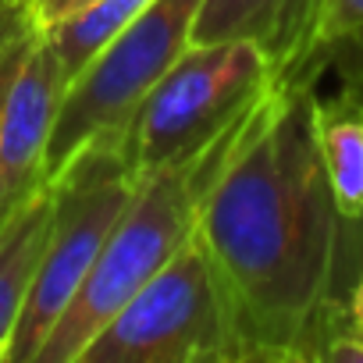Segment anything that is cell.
<instances>
[{
	"instance_id": "obj_1",
	"label": "cell",
	"mask_w": 363,
	"mask_h": 363,
	"mask_svg": "<svg viewBox=\"0 0 363 363\" xmlns=\"http://www.w3.org/2000/svg\"><path fill=\"white\" fill-rule=\"evenodd\" d=\"M317 75L250 114L200 207L196 239L232 303L242 363H324L345 317L342 225L317 139Z\"/></svg>"
},
{
	"instance_id": "obj_14",
	"label": "cell",
	"mask_w": 363,
	"mask_h": 363,
	"mask_svg": "<svg viewBox=\"0 0 363 363\" xmlns=\"http://www.w3.org/2000/svg\"><path fill=\"white\" fill-rule=\"evenodd\" d=\"M86 4H93V0H29V8H33V15H36L40 26H54V22L82 11Z\"/></svg>"
},
{
	"instance_id": "obj_10",
	"label": "cell",
	"mask_w": 363,
	"mask_h": 363,
	"mask_svg": "<svg viewBox=\"0 0 363 363\" xmlns=\"http://www.w3.org/2000/svg\"><path fill=\"white\" fill-rule=\"evenodd\" d=\"M317 139L342 218L363 221V72H349L342 89L317 96Z\"/></svg>"
},
{
	"instance_id": "obj_15",
	"label": "cell",
	"mask_w": 363,
	"mask_h": 363,
	"mask_svg": "<svg viewBox=\"0 0 363 363\" xmlns=\"http://www.w3.org/2000/svg\"><path fill=\"white\" fill-rule=\"evenodd\" d=\"M349 43H363V29H359V36H356V40H349ZM335 50H338V47H335Z\"/></svg>"
},
{
	"instance_id": "obj_3",
	"label": "cell",
	"mask_w": 363,
	"mask_h": 363,
	"mask_svg": "<svg viewBox=\"0 0 363 363\" xmlns=\"http://www.w3.org/2000/svg\"><path fill=\"white\" fill-rule=\"evenodd\" d=\"M274 86L278 72L257 43L189 47L135 107L121 139L128 167L146 174L211 146Z\"/></svg>"
},
{
	"instance_id": "obj_11",
	"label": "cell",
	"mask_w": 363,
	"mask_h": 363,
	"mask_svg": "<svg viewBox=\"0 0 363 363\" xmlns=\"http://www.w3.org/2000/svg\"><path fill=\"white\" fill-rule=\"evenodd\" d=\"M150 4V0H93L82 11L54 22V26H43L68 82H75L89 65L93 57Z\"/></svg>"
},
{
	"instance_id": "obj_4",
	"label": "cell",
	"mask_w": 363,
	"mask_h": 363,
	"mask_svg": "<svg viewBox=\"0 0 363 363\" xmlns=\"http://www.w3.org/2000/svg\"><path fill=\"white\" fill-rule=\"evenodd\" d=\"M79 363H242L228 292L196 235L104 324Z\"/></svg>"
},
{
	"instance_id": "obj_6",
	"label": "cell",
	"mask_w": 363,
	"mask_h": 363,
	"mask_svg": "<svg viewBox=\"0 0 363 363\" xmlns=\"http://www.w3.org/2000/svg\"><path fill=\"white\" fill-rule=\"evenodd\" d=\"M203 0H150V4L93 57L68 86L50 146L47 182L100 139H125V128L143 96L164 72L193 47V29Z\"/></svg>"
},
{
	"instance_id": "obj_16",
	"label": "cell",
	"mask_w": 363,
	"mask_h": 363,
	"mask_svg": "<svg viewBox=\"0 0 363 363\" xmlns=\"http://www.w3.org/2000/svg\"><path fill=\"white\" fill-rule=\"evenodd\" d=\"M0 8H4V0H0Z\"/></svg>"
},
{
	"instance_id": "obj_13",
	"label": "cell",
	"mask_w": 363,
	"mask_h": 363,
	"mask_svg": "<svg viewBox=\"0 0 363 363\" xmlns=\"http://www.w3.org/2000/svg\"><path fill=\"white\" fill-rule=\"evenodd\" d=\"M363 29V0H328L324 4V18H320V33H317V54L324 65H331L335 47L356 40Z\"/></svg>"
},
{
	"instance_id": "obj_2",
	"label": "cell",
	"mask_w": 363,
	"mask_h": 363,
	"mask_svg": "<svg viewBox=\"0 0 363 363\" xmlns=\"http://www.w3.org/2000/svg\"><path fill=\"white\" fill-rule=\"evenodd\" d=\"M250 114L228 132H221L211 146L139 174L128 207L111 228L79 296L47 335L36 363H79L82 349L104 331V324L196 235L200 207Z\"/></svg>"
},
{
	"instance_id": "obj_8",
	"label": "cell",
	"mask_w": 363,
	"mask_h": 363,
	"mask_svg": "<svg viewBox=\"0 0 363 363\" xmlns=\"http://www.w3.org/2000/svg\"><path fill=\"white\" fill-rule=\"evenodd\" d=\"M324 4L328 0H203L193 47L246 40L271 57L278 82L320 75L328 68L317 54Z\"/></svg>"
},
{
	"instance_id": "obj_12",
	"label": "cell",
	"mask_w": 363,
	"mask_h": 363,
	"mask_svg": "<svg viewBox=\"0 0 363 363\" xmlns=\"http://www.w3.org/2000/svg\"><path fill=\"white\" fill-rule=\"evenodd\" d=\"M36 33H40V22L29 8V0H4V8H0V114H4L11 79Z\"/></svg>"
},
{
	"instance_id": "obj_9",
	"label": "cell",
	"mask_w": 363,
	"mask_h": 363,
	"mask_svg": "<svg viewBox=\"0 0 363 363\" xmlns=\"http://www.w3.org/2000/svg\"><path fill=\"white\" fill-rule=\"evenodd\" d=\"M54 225V189L43 186L15 214L0 221V363L29 303V292L40 274V260Z\"/></svg>"
},
{
	"instance_id": "obj_7",
	"label": "cell",
	"mask_w": 363,
	"mask_h": 363,
	"mask_svg": "<svg viewBox=\"0 0 363 363\" xmlns=\"http://www.w3.org/2000/svg\"><path fill=\"white\" fill-rule=\"evenodd\" d=\"M68 86L72 82L40 26L0 114V221L47 186V146Z\"/></svg>"
},
{
	"instance_id": "obj_5",
	"label": "cell",
	"mask_w": 363,
	"mask_h": 363,
	"mask_svg": "<svg viewBox=\"0 0 363 363\" xmlns=\"http://www.w3.org/2000/svg\"><path fill=\"white\" fill-rule=\"evenodd\" d=\"M47 186L54 189V225L4 363H36L47 335L79 296L111 228L128 207L139 174L128 167L121 139H100L75 153Z\"/></svg>"
}]
</instances>
